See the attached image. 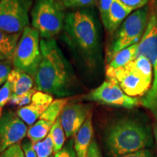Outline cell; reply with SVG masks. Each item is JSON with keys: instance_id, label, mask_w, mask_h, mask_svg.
<instances>
[{"instance_id": "5b68a950", "label": "cell", "mask_w": 157, "mask_h": 157, "mask_svg": "<svg viewBox=\"0 0 157 157\" xmlns=\"http://www.w3.org/2000/svg\"><path fill=\"white\" fill-rule=\"evenodd\" d=\"M66 14L58 0H36L31 12V24L42 39H54L62 32Z\"/></svg>"}, {"instance_id": "8992f818", "label": "cell", "mask_w": 157, "mask_h": 157, "mask_svg": "<svg viewBox=\"0 0 157 157\" xmlns=\"http://www.w3.org/2000/svg\"><path fill=\"white\" fill-rule=\"evenodd\" d=\"M148 17V7H143L133 12L124 21L108 50V63L119 52L140 42L146 31Z\"/></svg>"}, {"instance_id": "7402d4cb", "label": "cell", "mask_w": 157, "mask_h": 157, "mask_svg": "<svg viewBox=\"0 0 157 157\" xmlns=\"http://www.w3.org/2000/svg\"><path fill=\"white\" fill-rule=\"evenodd\" d=\"M132 63L138 73L146 78L147 81L152 83L153 67L148 58L143 56H138L133 60Z\"/></svg>"}, {"instance_id": "f1b7e54d", "label": "cell", "mask_w": 157, "mask_h": 157, "mask_svg": "<svg viewBox=\"0 0 157 157\" xmlns=\"http://www.w3.org/2000/svg\"><path fill=\"white\" fill-rule=\"evenodd\" d=\"M54 157H76L74 149V140L70 138L65 143L63 148L60 151L54 155Z\"/></svg>"}, {"instance_id": "8d00e7d4", "label": "cell", "mask_w": 157, "mask_h": 157, "mask_svg": "<svg viewBox=\"0 0 157 157\" xmlns=\"http://www.w3.org/2000/svg\"><path fill=\"white\" fill-rule=\"evenodd\" d=\"M50 157H54V156H50Z\"/></svg>"}, {"instance_id": "484cf974", "label": "cell", "mask_w": 157, "mask_h": 157, "mask_svg": "<svg viewBox=\"0 0 157 157\" xmlns=\"http://www.w3.org/2000/svg\"><path fill=\"white\" fill-rule=\"evenodd\" d=\"M13 93V85L11 82L7 80L0 88V109L10 101Z\"/></svg>"}, {"instance_id": "d4e9b609", "label": "cell", "mask_w": 157, "mask_h": 157, "mask_svg": "<svg viewBox=\"0 0 157 157\" xmlns=\"http://www.w3.org/2000/svg\"><path fill=\"white\" fill-rule=\"evenodd\" d=\"M37 88L34 87L29 92L25 93L23 95L19 96V97H16L14 98H11L10 101L9 103L13 104V105H18L20 107H23L25 105H29L31 103V100H32L33 95L37 92Z\"/></svg>"}, {"instance_id": "9c48e42d", "label": "cell", "mask_w": 157, "mask_h": 157, "mask_svg": "<svg viewBox=\"0 0 157 157\" xmlns=\"http://www.w3.org/2000/svg\"><path fill=\"white\" fill-rule=\"evenodd\" d=\"M84 98L103 105L125 109H132L140 103L137 98L129 97L124 93L117 80L112 78H107V80L92 90Z\"/></svg>"}, {"instance_id": "ac0fdd59", "label": "cell", "mask_w": 157, "mask_h": 157, "mask_svg": "<svg viewBox=\"0 0 157 157\" xmlns=\"http://www.w3.org/2000/svg\"><path fill=\"white\" fill-rule=\"evenodd\" d=\"M137 46L138 43H136L116 54L107 66L106 71H115L133 61L135 59Z\"/></svg>"}, {"instance_id": "6da1fadb", "label": "cell", "mask_w": 157, "mask_h": 157, "mask_svg": "<svg viewBox=\"0 0 157 157\" xmlns=\"http://www.w3.org/2000/svg\"><path fill=\"white\" fill-rule=\"evenodd\" d=\"M42 60L34 79L39 91L63 98L75 94L73 68L55 39L40 41Z\"/></svg>"}, {"instance_id": "9a60e30c", "label": "cell", "mask_w": 157, "mask_h": 157, "mask_svg": "<svg viewBox=\"0 0 157 157\" xmlns=\"http://www.w3.org/2000/svg\"><path fill=\"white\" fill-rule=\"evenodd\" d=\"M132 10V8L125 5L120 0H113L109 11L108 25L105 29L110 33H113L130 15Z\"/></svg>"}, {"instance_id": "1f68e13d", "label": "cell", "mask_w": 157, "mask_h": 157, "mask_svg": "<svg viewBox=\"0 0 157 157\" xmlns=\"http://www.w3.org/2000/svg\"><path fill=\"white\" fill-rule=\"evenodd\" d=\"M120 1L134 10H138L144 7L148 0H120Z\"/></svg>"}, {"instance_id": "e0dca14e", "label": "cell", "mask_w": 157, "mask_h": 157, "mask_svg": "<svg viewBox=\"0 0 157 157\" xmlns=\"http://www.w3.org/2000/svg\"><path fill=\"white\" fill-rule=\"evenodd\" d=\"M48 107L31 102L30 104L17 109L16 114L25 124L31 126L37 121Z\"/></svg>"}, {"instance_id": "f546056e", "label": "cell", "mask_w": 157, "mask_h": 157, "mask_svg": "<svg viewBox=\"0 0 157 157\" xmlns=\"http://www.w3.org/2000/svg\"><path fill=\"white\" fill-rule=\"evenodd\" d=\"M0 157H25V154L21 143H17L6 149L0 154Z\"/></svg>"}, {"instance_id": "d590c367", "label": "cell", "mask_w": 157, "mask_h": 157, "mask_svg": "<svg viewBox=\"0 0 157 157\" xmlns=\"http://www.w3.org/2000/svg\"><path fill=\"white\" fill-rule=\"evenodd\" d=\"M2 109H0V118L2 117Z\"/></svg>"}, {"instance_id": "44dd1931", "label": "cell", "mask_w": 157, "mask_h": 157, "mask_svg": "<svg viewBox=\"0 0 157 157\" xmlns=\"http://www.w3.org/2000/svg\"><path fill=\"white\" fill-rule=\"evenodd\" d=\"M49 135H50L52 143H53V152L56 154L63 148L65 145V140L66 137L63 127L61 124L60 117L52 124Z\"/></svg>"}, {"instance_id": "3957f363", "label": "cell", "mask_w": 157, "mask_h": 157, "mask_svg": "<svg viewBox=\"0 0 157 157\" xmlns=\"http://www.w3.org/2000/svg\"><path fill=\"white\" fill-rule=\"evenodd\" d=\"M105 143L110 154L113 157H119L150 146L151 136L148 129L138 121L121 119L109 127Z\"/></svg>"}, {"instance_id": "2e32d148", "label": "cell", "mask_w": 157, "mask_h": 157, "mask_svg": "<svg viewBox=\"0 0 157 157\" xmlns=\"http://www.w3.org/2000/svg\"><path fill=\"white\" fill-rule=\"evenodd\" d=\"M21 34H10L0 29V61L13 60Z\"/></svg>"}, {"instance_id": "d6a6232c", "label": "cell", "mask_w": 157, "mask_h": 157, "mask_svg": "<svg viewBox=\"0 0 157 157\" xmlns=\"http://www.w3.org/2000/svg\"><path fill=\"white\" fill-rule=\"evenodd\" d=\"M87 157H103L101 152V149L98 146L97 142L94 139L90 144Z\"/></svg>"}, {"instance_id": "836d02e7", "label": "cell", "mask_w": 157, "mask_h": 157, "mask_svg": "<svg viewBox=\"0 0 157 157\" xmlns=\"http://www.w3.org/2000/svg\"><path fill=\"white\" fill-rule=\"evenodd\" d=\"M119 157H153L152 154L147 149L138 151L131 153V154H125Z\"/></svg>"}, {"instance_id": "e575fe53", "label": "cell", "mask_w": 157, "mask_h": 157, "mask_svg": "<svg viewBox=\"0 0 157 157\" xmlns=\"http://www.w3.org/2000/svg\"><path fill=\"white\" fill-rule=\"evenodd\" d=\"M154 135H155V137H156V143H157V124L156 125L154 129Z\"/></svg>"}, {"instance_id": "d6986e66", "label": "cell", "mask_w": 157, "mask_h": 157, "mask_svg": "<svg viewBox=\"0 0 157 157\" xmlns=\"http://www.w3.org/2000/svg\"><path fill=\"white\" fill-rule=\"evenodd\" d=\"M53 124L43 119H39L29 127L26 135L28 139L30 140L32 144L43 140L49 135Z\"/></svg>"}, {"instance_id": "4316f807", "label": "cell", "mask_w": 157, "mask_h": 157, "mask_svg": "<svg viewBox=\"0 0 157 157\" xmlns=\"http://www.w3.org/2000/svg\"><path fill=\"white\" fill-rule=\"evenodd\" d=\"M113 1V0H99L98 7H99L100 15H101L102 22L105 29L107 28L109 11Z\"/></svg>"}, {"instance_id": "4fadbf2b", "label": "cell", "mask_w": 157, "mask_h": 157, "mask_svg": "<svg viewBox=\"0 0 157 157\" xmlns=\"http://www.w3.org/2000/svg\"><path fill=\"white\" fill-rule=\"evenodd\" d=\"M93 140V127L90 114L74 136V149L76 157H87L90 144Z\"/></svg>"}, {"instance_id": "52a82bcc", "label": "cell", "mask_w": 157, "mask_h": 157, "mask_svg": "<svg viewBox=\"0 0 157 157\" xmlns=\"http://www.w3.org/2000/svg\"><path fill=\"white\" fill-rule=\"evenodd\" d=\"M40 41L36 29L30 26L23 29L13 58L14 68L34 78L42 58Z\"/></svg>"}, {"instance_id": "277c9868", "label": "cell", "mask_w": 157, "mask_h": 157, "mask_svg": "<svg viewBox=\"0 0 157 157\" xmlns=\"http://www.w3.org/2000/svg\"><path fill=\"white\" fill-rule=\"evenodd\" d=\"M156 0L148 7V23L144 34L138 42L135 58L143 56L148 58L153 67V83L146 95L140 100V104L151 112L157 121V5Z\"/></svg>"}, {"instance_id": "30bf717a", "label": "cell", "mask_w": 157, "mask_h": 157, "mask_svg": "<svg viewBox=\"0 0 157 157\" xmlns=\"http://www.w3.org/2000/svg\"><path fill=\"white\" fill-rule=\"evenodd\" d=\"M106 76L115 78L124 93L129 97H143L151 87V83L135 69L132 61L115 71H106Z\"/></svg>"}, {"instance_id": "8fae6325", "label": "cell", "mask_w": 157, "mask_h": 157, "mask_svg": "<svg viewBox=\"0 0 157 157\" xmlns=\"http://www.w3.org/2000/svg\"><path fill=\"white\" fill-rule=\"evenodd\" d=\"M26 124L13 111H7L0 118V154L6 149L21 143L27 135Z\"/></svg>"}, {"instance_id": "7a4b0ae2", "label": "cell", "mask_w": 157, "mask_h": 157, "mask_svg": "<svg viewBox=\"0 0 157 157\" xmlns=\"http://www.w3.org/2000/svg\"><path fill=\"white\" fill-rule=\"evenodd\" d=\"M62 39L80 63L92 69L101 58L98 21L87 8L76 9L66 14Z\"/></svg>"}, {"instance_id": "cb8c5ba5", "label": "cell", "mask_w": 157, "mask_h": 157, "mask_svg": "<svg viewBox=\"0 0 157 157\" xmlns=\"http://www.w3.org/2000/svg\"><path fill=\"white\" fill-rule=\"evenodd\" d=\"M65 8L80 9L87 8L95 5V0H58Z\"/></svg>"}, {"instance_id": "5bb4252c", "label": "cell", "mask_w": 157, "mask_h": 157, "mask_svg": "<svg viewBox=\"0 0 157 157\" xmlns=\"http://www.w3.org/2000/svg\"><path fill=\"white\" fill-rule=\"evenodd\" d=\"M7 80L13 85L11 98L19 97L34 88V79L32 76L16 68L12 70Z\"/></svg>"}, {"instance_id": "603a6c76", "label": "cell", "mask_w": 157, "mask_h": 157, "mask_svg": "<svg viewBox=\"0 0 157 157\" xmlns=\"http://www.w3.org/2000/svg\"><path fill=\"white\" fill-rule=\"evenodd\" d=\"M37 157H50L53 152V143L48 135L43 140L33 144Z\"/></svg>"}, {"instance_id": "ffe728a7", "label": "cell", "mask_w": 157, "mask_h": 157, "mask_svg": "<svg viewBox=\"0 0 157 157\" xmlns=\"http://www.w3.org/2000/svg\"><path fill=\"white\" fill-rule=\"evenodd\" d=\"M68 99L67 98H58V99L54 100L48 109L45 110L39 119H43V120L54 123L61 114L63 109L65 105L68 103Z\"/></svg>"}, {"instance_id": "ba28073f", "label": "cell", "mask_w": 157, "mask_h": 157, "mask_svg": "<svg viewBox=\"0 0 157 157\" xmlns=\"http://www.w3.org/2000/svg\"><path fill=\"white\" fill-rule=\"evenodd\" d=\"M34 0H0V29L22 33L29 25V12Z\"/></svg>"}, {"instance_id": "7c38bea8", "label": "cell", "mask_w": 157, "mask_h": 157, "mask_svg": "<svg viewBox=\"0 0 157 157\" xmlns=\"http://www.w3.org/2000/svg\"><path fill=\"white\" fill-rule=\"evenodd\" d=\"M91 105L85 103H71L65 105L60 119L67 138L75 136L91 114Z\"/></svg>"}, {"instance_id": "4dcf8cb0", "label": "cell", "mask_w": 157, "mask_h": 157, "mask_svg": "<svg viewBox=\"0 0 157 157\" xmlns=\"http://www.w3.org/2000/svg\"><path fill=\"white\" fill-rule=\"evenodd\" d=\"M21 146L25 154V157H37L35 152L32 143L29 139H23Z\"/></svg>"}, {"instance_id": "83f0119b", "label": "cell", "mask_w": 157, "mask_h": 157, "mask_svg": "<svg viewBox=\"0 0 157 157\" xmlns=\"http://www.w3.org/2000/svg\"><path fill=\"white\" fill-rule=\"evenodd\" d=\"M13 60L0 61V87L7 81V78L13 70Z\"/></svg>"}]
</instances>
